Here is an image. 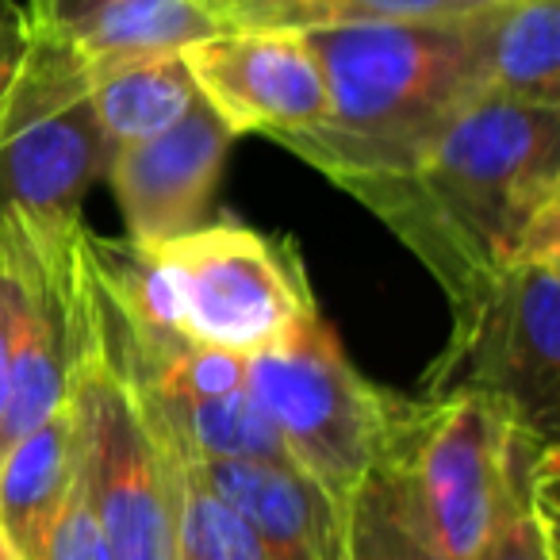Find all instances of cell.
I'll return each mask as SVG.
<instances>
[{
  "instance_id": "obj_3",
  "label": "cell",
  "mask_w": 560,
  "mask_h": 560,
  "mask_svg": "<svg viewBox=\"0 0 560 560\" xmlns=\"http://www.w3.org/2000/svg\"><path fill=\"white\" fill-rule=\"evenodd\" d=\"M96 280L127 315L208 350L254 358L319 315L296 242L219 219L162 246L89 231Z\"/></svg>"
},
{
  "instance_id": "obj_16",
  "label": "cell",
  "mask_w": 560,
  "mask_h": 560,
  "mask_svg": "<svg viewBox=\"0 0 560 560\" xmlns=\"http://www.w3.org/2000/svg\"><path fill=\"white\" fill-rule=\"evenodd\" d=\"M499 0H292L265 27L315 32V27H430L460 24Z\"/></svg>"
},
{
  "instance_id": "obj_19",
  "label": "cell",
  "mask_w": 560,
  "mask_h": 560,
  "mask_svg": "<svg viewBox=\"0 0 560 560\" xmlns=\"http://www.w3.org/2000/svg\"><path fill=\"white\" fill-rule=\"evenodd\" d=\"M32 50V20L20 0H0V119L9 108V96L24 73Z\"/></svg>"
},
{
  "instance_id": "obj_4",
  "label": "cell",
  "mask_w": 560,
  "mask_h": 560,
  "mask_svg": "<svg viewBox=\"0 0 560 560\" xmlns=\"http://www.w3.org/2000/svg\"><path fill=\"white\" fill-rule=\"evenodd\" d=\"M246 392L289 465L312 476L338 503H346L384 457L404 407V396L361 376L323 315L246 358Z\"/></svg>"
},
{
  "instance_id": "obj_5",
  "label": "cell",
  "mask_w": 560,
  "mask_h": 560,
  "mask_svg": "<svg viewBox=\"0 0 560 560\" xmlns=\"http://www.w3.org/2000/svg\"><path fill=\"white\" fill-rule=\"evenodd\" d=\"M419 396H480L560 445V257L514 261L457 307Z\"/></svg>"
},
{
  "instance_id": "obj_20",
  "label": "cell",
  "mask_w": 560,
  "mask_h": 560,
  "mask_svg": "<svg viewBox=\"0 0 560 560\" xmlns=\"http://www.w3.org/2000/svg\"><path fill=\"white\" fill-rule=\"evenodd\" d=\"M12 312H16V289H12V265L0 242V427H4V411H9V392H12Z\"/></svg>"
},
{
  "instance_id": "obj_17",
  "label": "cell",
  "mask_w": 560,
  "mask_h": 560,
  "mask_svg": "<svg viewBox=\"0 0 560 560\" xmlns=\"http://www.w3.org/2000/svg\"><path fill=\"white\" fill-rule=\"evenodd\" d=\"M472 560H560L557 557V468L541 472L495 522Z\"/></svg>"
},
{
  "instance_id": "obj_22",
  "label": "cell",
  "mask_w": 560,
  "mask_h": 560,
  "mask_svg": "<svg viewBox=\"0 0 560 560\" xmlns=\"http://www.w3.org/2000/svg\"><path fill=\"white\" fill-rule=\"evenodd\" d=\"M0 560H24V557L16 552V545H12L9 537H4V529H0Z\"/></svg>"
},
{
  "instance_id": "obj_12",
  "label": "cell",
  "mask_w": 560,
  "mask_h": 560,
  "mask_svg": "<svg viewBox=\"0 0 560 560\" xmlns=\"http://www.w3.org/2000/svg\"><path fill=\"white\" fill-rule=\"evenodd\" d=\"M78 465L81 430L73 396L0 453V529L24 560H43L47 534L70 495Z\"/></svg>"
},
{
  "instance_id": "obj_18",
  "label": "cell",
  "mask_w": 560,
  "mask_h": 560,
  "mask_svg": "<svg viewBox=\"0 0 560 560\" xmlns=\"http://www.w3.org/2000/svg\"><path fill=\"white\" fill-rule=\"evenodd\" d=\"M43 560H112L108 537H104L101 518H96L93 503H89L81 465H78V476H73L70 495H66L62 511H58L55 526H50V534H47Z\"/></svg>"
},
{
  "instance_id": "obj_10",
  "label": "cell",
  "mask_w": 560,
  "mask_h": 560,
  "mask_svg": "<svg viewBox=\"0 0 560 560\" xmlns=\"http://www.w3.org/2000/svg\"><path fill=\"white\" fill-rule=\"evenodd\" d=\"M200 476L249 522L269 560H346V503L289 460H203Z\"/></svg>"
},
{
  "instance_id": "obj_8",
  "label": "cell",
  "mask_w": 560,
  "mask_h": 560,
  "mask_svg": "<svg viewBox=\"0 0 560 560\" xmlns=\"http://www.w3.org/2000/svg\"><path fill=\"white\" fill-rule=\"evenodd\" d=\"M200 101L234 135L315 131L327 119V81L304 32L231 27L185 50Z\"/></svg>"
},
{
  "instance_id": "obj_2",
  "label": "cell",
  "mask_w": 560,
  "mask_h": 560,
  "mask_svg": "<svg viewBox=\"0 0 560 560\" xmlns=\"http://www.w3.org/2000/svg\"><path fill=\"white\" fill-rule=\"evenodd\" d=\"M480 16L430 27L304 32L327 81V119L315 131L280 139V147L338 188L404 173L457 112L488 93Z\"/></svg>"
},
{
  "instance_id": "obj_13",
  "label": "cell",
  "mask_w": 560,
  "mask_h": 560,
  "mask_svg": "<svg viewBox=\"0 0 560 560\" xmlns=\"http://www.w3.org/2000/svg\"><path fill=\"white\" fill-rule=\"evenodd\" d=\"M89 101L108 147L119 150L170 131L192 112L200 93L180 50L89 66Z\"/></svg>"
},
{
  "instance_id": "obj_9",
  "label": "cell",
  "mask_w": 560,
  "mask_h": 560,
  "mask_svg": "<svg viewBox=\"0 0 560 560\" xmlns=\"http://www.w3.org/2000/svg\"><path fill=\"white\" fill-rule=\"evenodd\" d=\"M238 135L203 101L154 139L112 150V185L131 246H162L208 223Z\"/></svg>"
},
{
  "instance_id": "obj_6",
  "label": "cell",
  "mask_w": 560,
  "mask_h": 560,
  "mask_svg": "<svg viewBox=\"0 0 560 560\" xmlns=\"http://www.w3.org/2000/svg\"><path fill=\"white\" fill-rule=\"evenodd\" d=\"M73 411L81 430V476L112 560H177L170 445L104 342L93 304V272L85 342L73 376Z\"/></svg>"
},
{
  "instance_id": "obj_14",
  "label": "cell",
  "mask_w": 560,
  "mask_h": 560,
  "mask_svg": "<svg viewBox=\"0 0 560 560\" xmlns=\"http://www.w3.org/2000/svg\"><path fill=\"white\" fill-rule=\"evenodd\" d=\"M476 24L488 93L560 108V0H499Z\"/></svg>"
},
{
  "instance_id": "obj_15",
  "label": "cell",
  "mask_w": 560,
  "mask_h": 560,
  "mask_svg": "<svg viewBox=\"0 0 560 560\" xmlns=\"http://www.w3.org/2000/svg\"><path fill=\"white\" fill-rule=\"evenodd\" d=\"M346 560H445L392 450L346 499Z\"/></svg>"
},
{
  "instance_id": "obj_1",
  "label": "cell",
  "mask_w": 560,
  "mask_h": 560,
  "mask_svg": "<svg viewBox=\"0 0 560 560\" xmlns=\"http://www.w3.org/2000/svg\"><path fill=\"white\" fill-rule=\"evenodd\" d=\"M346 192L427 265L457 312L506 265L560 257V108L483 93L404 173Z\"/></svg>"
},
{
  "instance_id": "obj_21",
  "label": "cell",
  "mask_w": 560,
  "mask_h": 560,
  "mask_svg": "<svg viewBox=\"0 0 560 560\" xmlns=\"http://www.w3.org/2000/svg\"><path fill=\"white\" fill-rule=\"evenodd\" d=\"M292 0H211V9L223 16L226 27H265Z\"/></svg>"
},
{
  "instance_id": "obj_7",
  "label": "cell",
  "mask_w": 560,
  "mask_h": 560,
  "mask_svg": "<svg viewBox=\"0 0 560 560\" xmlns=\"http://www.w3.org/2000/svg\"><path fill=\"white\" fill-rule=\"evenodd\" d=\"M112 147L89 101V62L32 27L24 73L0 119V215L78 226Z\"/></svg>"
},
{
  "instance_id": "obj_11",
  "label": "cell",
  "mask_w": 560,
  "mask_h": 560,
  "mask_svg": "<svg viewBox=\"0 0 560 560\" xmlns=\"http://www.w3.org/2000/svg\"><path fill=\"white\" fill-rule=\"evenodd\" d=\"M24 9L35 32L58 39L89 66L180 55L231 32L211 0H27Z\"/></svg>"
}]
</instances>
